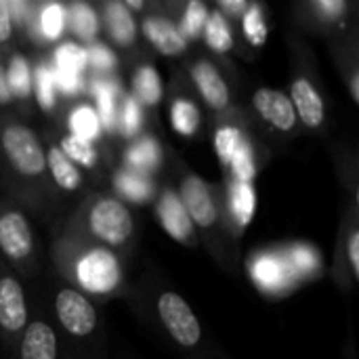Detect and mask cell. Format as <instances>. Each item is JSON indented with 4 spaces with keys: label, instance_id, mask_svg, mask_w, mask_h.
Returning <instances> with one entry per match:
<instances>
[{
    "label": "cell",
    "instance_id": "cell-1",
    "mask_svg": "<svg viewBox=\"0 0 359 359\" xmlns=\"http://www.w3.org/2000/svg\"><path fill=\"white\" fill-rule=\"evenodd\" d=\"M2 145L11 164L27 177L40 175L46 166L42 147L36 135L23 126H8L2 133Z\"/></svg>",
    "mask_w": 359,
    "mask_h": 359
},
{
    "label": "cell",
    "instance_id": "cell-2",
    "mask_svg": "<svg viewBox=\"0 0 359 359\" xmlns=\"http://www.w3.org/2000/svg\"><path fill=\"white\" fill-rule=\"evenodd\" d=\"M158 313H160L166 330L179 345H183V347L198 345V341L202 337L200 324H198L194 311L189 309V305L179 294L164 292L158 299Z\"/></svg>",
    "mask_w": 359,
    "mask_h": 359
},
{
    "label": "cell",
    "instance_id": "cell-3",
    "mask_svg": "<svg viewBox=\"0 0 359 359\" xmlns=\"http://www.w3.org/2000/svg\"><path fill=\"white\" fill-rule=\"evenodd\" d=\"M90 229L107 244H122L133 231L130 212L116 200H101L90 210Z\"/></svg>",
    "mask_w": 359,
    "mask_h": 359
},
{
    "label": "cell",
    "instance_id": "cell-4",
    "mask_svg": "<svg viewBox=\"0 0 359 359\" xmlns=\"http://www.w3.org/2000/svg\"><path fill=\"white\" fill-rule=\"evenodd\" d=\"M78 280L90 292H109L120 282L118 261L105 250H93L78 263Z\"/></svg>",
    "mask_w": 359,
    "mask_h": 359
},
{
    "label": "cell",
    "instance_id": "cell-5",
    "mask_svg": "<svg viewBox=\"0 0 359 359\" xmlns=\"http://www.w3.org/2000/svg\"><path fill=\"white\" fill-rule=\"evenodd\" d=\"M55 311L63 328L74 337H86L97 326L95 307L76 290H61L55 301Z\"/></svg>",
    "mask_w": 359,
    "mask_h": 359
},
{
    "label": "cell",
    "instance_id": "cell-6",
    "mask_svg": "<svg viewBox=\"0 0 359 359\" xmlns=\"http://www.w3.org/2000/svg\"><path fill=\"white\" fill-rule=\"evenodd\" d=\"M255 109L278 130H292L297 124V111L290 101L282 90L273 88H259L255 93Z\"/></svg>",
    "mask_w": 359,
    "mask_h": 359
},
{
    "label": "cell",
    "instance_id": "cell-7",
    "mask_svg": "<svg viewBox=\"0 0 359 359\" xmlns=\"http://www.w3.org/2000/svg\"><path fill=\"white\" fill-rule=\"evenodd\" d=\"M189 215L191 221H196L200 227H210L217 221V206L200 177H187L181 187L179 198Z\"/></svg>",
    "mask_w": 359,
    "mask_h": 359
},
{
    "label": "cell",
    "instance_id": "cell-8",
    "mask_svg": "<svg viewBox=\"0 0 359 359\" xmlns=\"http://www.w3.org/2000/svg\"><path fill=\"white\" fill-rule=\"evenodd\" d=\"M27 322L25 297L17 280H0V326L8 332H19Z\"/></svg>",
    "mask_w": 359,
    "mask_h": 359
},
{
    "label": "cell",
    "instance_id": "cell-9",
    "mask_svg": "<svg viewBox=\"0 0 359 359\" xmlns=\"http://www.w3.org/2000/svg\"><path fill=\"white\" fill-rule=\"evenodd\" d=\"M0 248L11 259H23L32 250V231L23 215L6 212L0 219Z\"/></svg>",
    "mask_w": 359,
    "mask_h": 359
},
{
    "label": "cell",
    "instance_id": "cell-10",
    "mask_svg": "<svg viewBox=\"0 0 359 359\" xmlns=\"http://www.w3.org/2000/svg\"><path fill=\"white\" fill-rule=\"evenodd\" d=\"M290 101L294 105V111H299L301 120L307 126L316 128L324 122V101L309 80L299 78L292 84V99Z\"/></svg>",
    "mask_w": 359,
    "mask_h": 359
},
{
    "label": "cell",
    "instance_id": "cell-11",
    "mask_svg": "<svg viewBox=\"0 0 359 359\" xmlns=\"http://www.w3.org/2000/svg\"><path fill=\"white\" fill-rule=\"evenodd\" d=\"M160 219H162V225L164 229L179 242H189V238L194 236V225H191V219L183 206V202L166 191L162 202H160Z\"/></svg>",
    "mask_w": 359,
    "mask_h": 359
},
{
    "label": "cell",
    "instance_id": "cell-12",
    "mask_svg": "<svg viewBox=\"0 0 359 359\" xmlns=\"http://www.w3.org/2000/svg\"><path fill=\"white\" fill-rule=\"evenodd\" d=\"M21 359H57V337L50 326L36 322L25 330Z\"/></svg>",
    "mask_w": 359,
    "mask_h": 359
},
{
    "label": "cell",
    "instance_id": "cell-13",
    "mask_svg": "<svg viewBox=\"0 0 359 359\" xmlns=\"http://www.w3.org/2000/svg\"><path fill=\"white\" fill-rule=\"evenodd\" d=\"M194 80L204 97V101L212 109H223L229 103V90L221 74L210 65V63H198L194 69Z\"/></svg>",
    "mask_w": 359,
    "mask_h": 359
},
{
    "label": "cell",
    "instance_id": "cell-14",
    "mask_svg": "<svg viewBox=\"0 0 359 359\" xmlns=\"http://www.w3.org/2000/svg\"><path fill=\"white\" fill-rule=\"evenodd\" d=\"M145 36L164 55H181L185 50V38L164 19H147L143 23Z\"/></svg>",
    "mask_w": 359,
    "mask_h": 359
},
{
    "label": "cell",
    "instance_id": "cell-15",
    "mask_svg": "<svg viewBox=\"0 0 359 359\" xmlns=\"http://www.w3.org/2000/svg\"><path fill=\"white\" fill-rule=\"evenodd\" d=\"M107 23L111 29V36L120 44H130L135 40V21L128 13V8L122 2H111L105 6Z\"/></svg>",
    "mask_w": 359,
    "mask_h": 359
},
{
    "label": "cell",
    "instance_id": "cell-16",
    "mask_svg": "<svg viewBox=\"0 0 359 359\" xmlns=\"http://www.w3.org/2000/svg\"><path fill=\"white\" fill-rule=\"evenodd\" d=\"M252 273H255V280L259 284H263V288H280L284 284V280H286V267L273 255L259 257L257 263H255Z\"/></svg>",
    "mask_w": 359,
    "mask_h": 359
},
{
    "label": "cell",
    "instance_id": "cell-17",
    "mask_svg": "<svg viewBox=\"0 0 359 359\" xmlns=\"http://www.w3.org/2000/svg\"><path fill=\"white\" fill-rule=\"evenodd\" d=\"M48 168L55 177V181L63 187V189H76L80 185V172L78 168L72 164V160L61 151V149H50L48 154Z\"/></svg>",
    "mask_w": 359,
    "mask_h": 359
},
{
    "label": "cell",
    "instance_id": "cell-18",
    "mask_svg": "<svg viewBox=\"0 0 359 359\" xmlns=\"http://www.w3.org/2000/svg\"><path fill=\"white\" fill-rule=\"evenodd\" d=\"M135 93L147 105H154L162 99V80L154 67L147 65L135 74Z\"/></svg>",
    "mask_w": 359,
    "mask_h": 359
},
{
    "label": "cell",
    "instance_id": "cell-19",
    "mask_svg": "<svg viewBox=\"0 0 359 359\" xmlns=\"http://www.w3.org/2000/svg\"><path fill=\"white\" fill-rule=\"evenodd\" d=\"M231 208L240 225H248L255 217L257 208V196L250 183H238L231 191Z\"/></svg>",
    "mask_w": 359,
    "mask_h": 359
},
{
    "label": "cell",
    "instance_id": "cell-20",
    "mask_svg": "<svg viewBox=\"0 0 359 359\" xmlns=\"http://www.w3.org/2000/svg\"><path fill=\"white\" fill-rule=\"evenodd\" d=\"M206 29V42L217 50V53H227L233 44V38H231V29L225 21V17L221 13H212L210 19L206 21L204 25Z\"/></svg>",
    "mask_w": 359,
    "mask_h": 359
},
{
    "label": "cell",
    "instance_id": "cell-21",
    "mask_svg": "<svg viewBox=\"0 0 359 359\" xmlns=\"http://www.w3.org/2000/svg\"><path fill=\"white\" fill-rule=\"evenodd\" d=\"M69 128L74 133V137H80L84 141H90L95 137H99V128H101V122H99V116L82 105L78 107L76 111H72V118H69Z\"/></svg>",
    "mask_w": 359,
    "mask_h": 359
},
{
    "label": "cell",
    "instance_id": "cell-22",
    "mask_svg": "<svg viewBox=\"0 0 359 359\" xmlns=\"http://www.w3.org/2000/svg\"><path fill=\"white\" fill-rule=\"evenodd\" d=\"M160 162V147L154 139H143L128 151V164L137 170H151Z\"/></svg>",
    "mask_w": 359,
    "mask_h": 359
},
{
    "label": "cell",
    "instance_id": "cell-23",
    "mask_svg": "<svg viewBox=\"0 0 359 359\" xmlns=\"http://www.w3.org/2000/svg\"><path fill=\"white\" fill-rule=\"evenodd\" d=\"M198 124H200V114H198V109H196L194 103L181 99V101H177L172 105V126L181 135H185V137L194 135L196 128H198Z\"/></svg>",
    "mask_w": 359,
    "mask_h": 359
},
{
    "label": "cell",
    "instance_id": "cell-24",
    "mask_svg": "<svg viewBox=\"0 0 359 359\" xmlns=\"http://www.w3.org/2000/svg\"><path fill=\"white\" fill-rule=\"evenodd\" d=\"M55 61H57V72L80 76L84 65H86V53L80 46H76V44H63L57 50Z\"/></svg>",
    "mask_w": 359,
    "mask_h": 359
},
{
    "label": "cell",
    "instance_id": "cell-25",
    "mask_svg": "<svg viewBox=\"0 0 359 359\" xmlns=\"http://www.w3.org/2000/svg\"><path fill=\"white\" fill-rule=\"evenodd\" d=\"M116 183H118V189H120L126 198H130V200H135V202H143V200H147V198L151 196V185H149V181L143 179V177L137 175V172H120L118 179H116Z\"/></svg>",
    "mask_w": 359,
    "mask_h": 359
},
{
    "label": "cell",
    "instance_id": "cell-26",
    "mask_svg": "<svg viewBox=\"0 0 359 359\" xmlns=\"http://www.w3.org/2000/svg\"><path fill=\"white\" fill-rule=\"evenodd\" d=\"M72 25L76 29V34L84 40L95 38L97 34V15L88 4H74L72 6Z\"/></svg>",
    "mask_w": 359,
    "mask_h": 359
},
{
    "label": "cell",
    "instance_id": "cell-27",
    "mask_svg": "<svg viewBox=\"0 0 359 359\" xmlns=\"http://www.w3.org/2000/svg\"><path fill=\"white\" fill-rule=\"evenodd\" d=\"M244 32L255 46H263L267 40V25L257 4H250L244 13Z\"/></svg>",
    "mask_w": 359,
    "mask_h": 359
},
{
    "label": "cell",
    "instance_id": "cell-28",
    "mask_svg": "<svg viewBox=\"0 0 359 359\" xmlns=\"http://www.w3.org/2000/svg\"><path fill=\"white\" fill-rule=\"evenodd\" d=\"M61 151L67 156V158H74L76 162L84 164V166H93L95 160H97V154L90 145V141H84L80 137H65L61 141Z\"/></svg>",
    "mask_w": 359,
    "mask_h": 359
},
{
    "label": "cell",
    "instance_id": "cell-29",
    "mask_svg": "<svg viewBox=\"0 0 359 359\" xmlns=\"http://www.w3.org/2000/svg\"><path fill=\"white\" fill-rule=\"evenodd\" d=\"M242 141H244V137H242V133L238 128H231V126L219 128V133L215 137V147H217L219 160L223 164H229L231 156L236 154V149L240 147Z\"/></svg>",
    "mask_w": 359,
    "mask_h": 359
},
{
    "label": "cell",
    "instance_id": "cell-30",
    "mask_svg": "<svg viewBox=\"0 0 359 359\" xmlns=\"http://www.w3.org/2000/svg\"><path fill=\"white\" fill-rule=\"evenodd\" d=\"M231 168L238 177V183H250L252 177H255V158H252V151L248 147L246 141L240 143V147L236 149V154L231 156Z\"/></svg>",
    "mask_w": 359,
    "mask_h": 359
},
{
    "label": "cell",
    "instance_id": "cell-31",
    "mask_svg": "<svg viewBox=\"0 0 359 359\" xmlns=\"http://www.w3.org/2000/svg\"><path fill=\"white\" fill-rule=\"evenodd\" d=\"M6 84H8V90L17 93L21 97L29 95V88H32V84H29V67H27V61L23 57H15L11 61Z\"/></svg>",
    "mask_w": 359,
    "mask_h": 359
},
{
    "label": "cell",
    "instance_id": "cell-32",
    "mask_svg": "<svg viewBox=\"0 0 359 359\" xmlns=\"http://www.w3.org/2000/svg\"><path fill=\"white\" fill-rule=\"evenodd\" d=\"M95 95H97V107H99V116L105 126H114L116 120V88L111 84H97L95 86Z\"/></svg>",
    "mask_w": 359,
    "mask_h": 359
},
{
    "label": "cell",
    "instance_id": "cell-33",
    "mask_svg": "<svg viewBox=\"0 0 359 359\" xmlns=\"http://www.w3.org/2000/svg\"><path fill=\"white\" fill-rule=\"evenodd\" d=\"M206 21H208L206 6L202 2H198V0H191L187 4V8H185V17H183V32H185V36L196 38L204 29Z\"/></svg>",
    "mask_w": 359,
    "mask_h": 359
},
{
    "label": "cell",
    "instance_id": "cell-34",
    "mask_svg": "<svg viewBox=\"0 0 359 359\" xmlns=\"http://www.w3.org/2000/svg\"><path fill=\"white\" fill-rule=\"evenodd\" d=\"M63 23H65V15H63V8L59 4H48L44 11H42V19H40V25H42V34L46 38H59L61 32H63Z\"/></svg>",
    "mask_w": 359,
    "mask_h": 359
},
{
    "label": "cell",
    "instance_id": "cell-35",
    "mask_svg": "<svg viewBox=\"0 0 359 359\" xmlns=\"http://www.w3.org/2000/svg\"><path fill=\"white\" fill-rule=\"evenodd\" d=\"M36 90H38V101L44 109L53 107L55 99V78L48 67H40L36 74Z\"/></svg>",
    "mask_w": 359,
    "mask_h": 359
},
{
    "label": "cell",
    "instance_id": "cell-36",
    "mask_svg": "<svg viewBox=\"0 0 359 359\" xmlns=\"http://www.w3.org/2000/svg\"><path fill=\"white\" fill-rule=\"evenodd\" d=\"M141 124V107L135 99H126L124 103V114H122V126L128 137H133L139 130Z\"/></svg>",
    "mask_w": 359,
    "mask_h": 359
},
{
    "label": "cell",
    "instance_id": "cell-37",
    "mask_svg": "<svg viewBox=\"0 0 359 359\" xmlns=\"http://www.w3.org/2000/svg\"><path fill=\"white\" fill-rule=\"evenodd\" d=\"M86 59H90V63H93L97 69H109V67L116 65V57H114L107 48H103V46L90 48V53L86 55Z\"/></svg>",
    "mask_w": 359,
    "mask_h": 359
},
{
    "label": "cell",
    "instance_id": "cell-38",
    "mask_svg": "<svg viewBox=\"0 0 359 359\" xmlns=\"http://www.w3.org/2000/svg\"><path fill=\"white\" fill-rule=\"evenodd\" d=\"M292 263H294L297 269L309 271V269H313V265H316V255H313L311 250H307V248H294V252H292Z\"/></svg>",
    "mask_w": 359,
    "mask_h": 359
},
{
    "label": "cell",
    "instance_id": "cell-39",
    "mask_svg": "<svg viewBox=\"0 0 359 359\" xmlns=\"http://www.w3.org/2000/svg\"><path fill=\"white\" fill-rule=\"evenodd\" d=\"M55 78V86H59L63 93H76L80 88V76H74V74H63V72H57L53 74Z\"/></svg>",
    "mask_w": 359,
    "mask_h": 359
},
{
    "label": "cell",
    "instance_id": "cell-40",
    "mask_svg": "<svg viewBox=\"0 0 359 359\" xmlns=\"http://www.w3.org/2000/svg\"><path fill=\"white\" fill-rule=\"evenodd\" d=\"M11 36V8L6 0H0V42Z\"/></svg>",
    "mask_w": 359,
    "mask_h": 359
},
{
    "label": "cell",
    "instance_id": "cell-41",
    "mask_svg": "<svg viewBox=\"0 0 359 359\" xmlns=\"http://www.w3.org/2000/svg\"><path fill=\"white\" fill-rule=\"evenodd\" d=\"M349 259H351V265H353L355 276H359V233L358 231L349 238Z\"/></svg>",
    "mask_w": 359,
    "mask_h": 359
},
{
    "label": "cell",
    "instance_id": "cell-42",
    "mask_svg": "<svg viewBox=\"0 0 359 359\" xmlns=\"http://www.w3.org/2000/svg\"><path fill=\"white\" fill-rule=\"evenodd\" d=\"M223 8L229 13H236V15H244L248 8V2L246 0H223Z\"/></svg>",
    "mask_w": 359,
    "mask_h": 359
},
{
    "label": "cell",
    "instance_id": "cell-43",
    "mask_svg": "<svg viewBox=\"0 0 359 359\" xmlns=\"http://www.w3.org/2000/svg\"><path fill=\"white\" fill-rule=\"evenodd\" d=\"M320 4L328 13H341V11H345V2H339V0H334V2L332 0H322Z\"/></svg>",
    "mask_w": 359,
    "mask_h": 359
},
{
    "label": "cell",
    "instance_id": "cell-44",
    "mask_svg": "<svg viewBox=\"0 0 359 359\" xmlns=\"http://www.w3.org/2000/svg\"><path fill=\"white\" fill-rule=\"evenodd\" d=\"M8 101H11V90L6 84V76L0 69V103H8Z\"/></svg>",
    "mask_w": 359,
    "mask_h": 359
},
{
    "label": "cell",
    "instance_id": "cell-45",
    "mask_svg": "<svg viewBox=\"0 0 359 359\" xmlns=\"http://www.w3.org/2000/svg\"><path fill=\"white\" fill-rule=\"evenodd\" d=\"M351 93H353V99H355V101H359V78H358V76L353 78V84H351Z\"/></svg>",
    "mask_w": 359,
    "mask_h": 359
},
{
    "label": "cell",
    "instance_id": "cell-46",
    "mask_svg": "<svg viewBox=\"0 0 359 359\" xmlns=\"http://www.w3.org/2000/svg\"><path fill=\"white\" fill-rule=\"evenodd\" d=\"M124 6H126V8H141L143 2H139V0H128V2H124Z\"/></svg>",
    "mask_w": 359,
    "mask_h": 359
}]
</instances>
